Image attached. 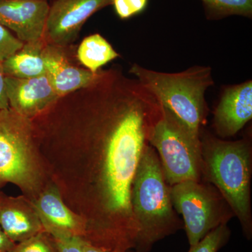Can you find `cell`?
<instances>
[{
	"mask_svg": "<svg viewBox=\"0 0 252 252\" xmlns=\"http://www.w3.org/2000/svg\"><path fill=\"white\" fill-rule=\"evenodd\" d=\"M162 106L122 69L102 71L69 94L51 127L55 144L81 147L90 157L91 215L86 240L109 252L135 249L138 225L132 213V182Z\"/></svg>",
	"mask_w": 252,
	"mask_h": 252,
	"instance_id": "6da1fadb",
	"label": "cell"
},
{
	"mask_svg": "<svg viewBox=\"0 0 252 252\" xmlns=\"http://www.w3.org/2000/svg\"><path fill=\"white\" fill-rule=\"evenodd\" d=\"M132 213L138 225L135 252H149L154 245L183 227L172 205L157 151L147 144L132 182Z\"/></svg>",
	"mask_w": 252,
	"mask_h": 252,
	"instance_id": "7a4b0ae2",
	"label": "cell"
},
{
	"mask_svg": "<svg viewBox=\"0 0 252 252\" xmlns=\"http://www.w3.org/2000/svg\"><path fill=\"white\" fill-rule=\"evenodd\" d=\"M201 140L202 180L216 187L244 235L252 237L251 207L252 148L249 141L230 142L207 135Z\"/></svg>",
	"mask_w": 252,
	"mask_h": 252,
	"instance_id": "3957f363",
	"label": "cell"
},
{
	"mask_svg": "<svg viewBox=\"0 0 252 252\" xmlns=\"http://www.w3.org/2000/svg\"><path fill=\"white\" fill-rule=\"evenodd\" d=\"M129 72L192 135L200 137L207 112L205 92L214 84L211 67L195 66L183 72L162 73L134 64Z\"/></svg>",
	"mask_w": 252,
	"mask_h": 252,
	"instance_id": "277c9868",
	"label": "cell"
},
{
	"mask_svg": "<svg viewBox=\"0 0 252 252\" xmlns=\"http://www.w3.org/2000/svg\"><path fill=\"white\" fill-rule=\"evenodd\" d=\"M16 185L30 200L45 187V175L31 119L0 109V188Z\"/></svg>",
	"mask_w": 252,
	"mask_h": 252,
	"instance_id": "5b68a950",
	"label": "cell"
},
{
	"mask_svg": "<svg viewBox=\"0 0 252 252\" xmlns=\"http://www.w3.org/2000/svg\"><path fill=\"white\" fill-rule=\"evenodd\" d=\"M149 141L159 154L164 177L170 187L182 182L202 180L200 137L192 135L163 107L161 117L152 128Z\"/></svg>",
	"mask_w": 252,
	"mask_h": 252,
	"instance_id": "8992f818",
	"label": "cell"
},
{
	"mask_svg": "<svg viewBox=\"0 0 252 252\" xmlns=\"http://www.w3.org/2000/svg\"><path fill=\"white\" fill-rule=\"evenodd\" d=\"M175 211L183 217L190 246H193L219 225L227 224L234 216L216 187L200 182H185L170 187Z\"/></svg>",
	"mask_w": 252,
	"mask_h": 252,
	"instance_id": "52a82bcc",
	"label": "cell"
},
{
	"mask_svg": "<svg viewBox=\"0 0 252 252\" xmlns=\"http://www.w3.org/2000/svg\"><path fill=\"white\" fill-rule=\"evenodd\" d=\"M112 0H55L50 6L44 30L46 44L72 45L86 21Z\"/></svg>",
	"mask_w": 252,
	"mask_h": 252,
	"instance_id": "ba28073f",
	"label": "cell"
},
{
	"mask_svg": "<svg viewBox=\"0 0 252 252\" xmlns=\"http://www.w3.org/2000/svg\"><path fill=\"white\" fill-rule=\"evenodd\" d=\"M76 49L73 45L46 44L43 50L46 74L60 97L89 86L97 74L79 63Z\"/></svg>",
	"mask_w": 252,
	"mask_h": 252,
	"instance_id": "9c48e42d",
	"label": "cell"
},
{
	"mask_svg": "<svg viewBox=\"0 0 252 252\" xmlns=\"http://www.w3.org/2000/svg\"><path fill=\"white\" fill-rule=\"evenodd\" d=\"M5 81L10 108L31 120L60 98L46 74L32 78L6 76Z\"/></svg>",
	"mask_w": 252,
	"mask_h": 252,
	"instance_id": "30bf717a",
	"label": "cell"
},
{
	"mask_svg": "<svg viewBox=\"0 0 252 252\" xmlns=\"http://www.w3.org/2000/svg\"><path fill=\"white\" fill-rule=\"evenodd\" d=\"M49 8L46 0H0V24L23 43L40 40Z\"/></svg>",
	"mask_w": 252,
	"mask_h": 252,
	"instance_id": "8fae6325",
	"label": "cell"
},
{
	"mask_svg": "<svg viewBox=\"0 0 252 252\" xmlns=\"http://www.w3.org/2000/svg\"><path fill=\"white\" fill-rule=\"evenodd\" d=\"M31 201L44 231L50 235L63 233L81 238L85 235V219L69 210L63 202L57 186L46 185L38 196Z\"/></svg>",
	"mask_w": 252,
	"mask_h": 252,
	"instance_id": "7c38bea8",
	"label": "cell"
},
{
	"mask_svg": "<svg viewBox=\"0 0 252 252\" xmlns=\"http://www.w3.org/2000/svg\"><path fill=\"white\" fill-rule=\"evenodd\" d=\"M214 114L217 135L223 138L236 135L252 118V81L225 89Z\"/></svg>",
	"mask_w": 252,
	"mask_h": 252,
	"instance_id": "4fadbf2b",
	"label": "cell"
},
{
	"mask_svg": "<svg viewBox=\"0 0 252 252\" xmlns=\"http://www.w3.org/2000/svg\"><path fill=\"white\" fill-rule=\"evenodd\" d=\"M0 227L15 243L44 231L31 200L24 195L0 196Z\"/></svg>",
	"mask_w": 252,
	"mask_h": 252,
	"instance_id": "5bb4252c",
	"label": "cell"
},
{
	"mask_svg": "<svg viewBox=\"0 0 252 252\" xmlns=\"http://www.w3.org/2000/svg\"><path fill=\"white\" fill-rule=\"evenodd\" d=\"M44 39L24 43L23 47L3 61L4 74L7 77L32 78L46 74L43 50Z\"/></svg>",
	"mask_w": 252,
	"mask_h": 252,
	"instance_id": "9a60e30c",
	"label": "cell"
},
{
	"mask_svg": "<svg viewBox=\"0 0 252 252\" xmlns=\"http://www.w3.org/2000/svg\"><path fill=\"white\" fill-rule=\"evenodd\" d=\"M120 55L99 34L86 36L76 49V57L83 67L93 74H97L101 68Z\"/></svg>",
	"mask_w": 252,
	"mask_h": 252,
	"instance_id": "2e32d148",
	"label": "cell"
},
{
	"mask_svg": "<svg viewBox=\"0 0 252 252\" xmlns=\"http://www.w3.org/2000/svg\"><path fill=\"white\" fill-rule=\"evenodd\" d=\"M211 17L237 16L251 17L252 0H202Z\"/></svg>",
	"mask_w": 252,
	"mask_h": 252,
	"instance_id": "e0dca14e",
	"label": "cell"
},
{
	"mask_svg": "<svg viewBox=\"0 0 252 252\" xmlns=\"http://www.w3.org/2000/svg\"><path fill=\"white\" fill-rule=\"evenodd\" d=\"M230 233L227 224L219 225L198 243L190 246L188 252H218L228 243Z\"/></svg>",
	"mask_w": 252,
	"mask_h": 252,
	"instance_id": "ac0fdd59",
	"label": "cell"
},
{
	"mask_svg": "<svg viewBox=\"0 0 252 252\" xmlns=\"http://www.w3.org/2000/svg\"><path fill=\"white\" fill-rule=\"evenodd\" d=\"M10 252H60L54 238L41 231L21 243H16Z\"/></svg>",
	"mask_w": 252,
	"mask_h": 252,
	"instance_id": "d6986e66",
	"label": "cell"
},
{
	"mask_svg": "<svg viewBox=\"0 0 252 252\" xmlns=\"http://www.w3.org/2000/svg\"><path fill=\"white\" fill-rule=\"evenodd\" d=\"M23 44L9 30L0 24V63L21 49Z\"/></svg>",
	"mask_w": 252,
	"mask_h": 252,
	"instance_id": "ffe728a7",
	"label": "cell"
},
{
	"mask_svg": "<svg viewBox=\"0 0 252 252\" xmlns=\"http://www.w3.org/2000/svg\"><path fill=\"white\" fill-rule=\"evenodd\" d=\"M148 0H112L116 13L122 19H127L140 14L145 9Z\"/></svg>",
	"mask_w": 252,
	"mask_h": 252,
	"instance_id": "44dd1931",
	"label": "cell"
},
{
	"mask_svg": "<svg viewBox=\"0 0 252 252\" xmlns=\"http://www.w3.org/2000/svg\"><path fill=\"white\" fill-rule=\"evenodd\" d=\"M51 235L54 238L60 252H84L81 237L63 233Z\"/></svg>",
	"mask_w": 252,
	"mask_h": 252,
	"instance_id": "7402d4cb",
	"label": "cell"
},
{
	"mask_svg": "<svg viewBox=\"0 0 252 252\" xmlns=\"http://www.w3.org/2000/svg\"><path fill=\"white\" fill-rule=\"evenodd\" d=\"M6 75L3 69L2 63H0V109L9 108V100L6 94Z\"/></svg>",
	"mask_w": 252,
	"mask_h": 252,
	"instance_id": "603a6c76",
	"label": "cell"
},
{
	"mask_svg": "<svg viewBox=\"0 0 252 252\" xmlns=\"http://www.w3.org/2000/svg\"><path fill=\"white\" fill-rule=\"evenodd\" d=\"M16 243L13 242L0 227V252H10Z\"/></svg>",
	"mask_w": 252,
	"mask_h": 252,
	"instance_id": "cb8c5ba5",
	"label": "cell"
},
{
	"mask_svg": "<svg viewBox=\"0 0 252 252\" xmlns=\"http://www.w3.org/2000/svg\"><path fill=\"white\" fill-rule=\"evenodd\" d=\"M82 245L83 250H84V252H109L104 251V250H101V249L96 248V247H94V245H91V244L86 242V240H84V239H83Z\"/></svg>",
	"mask_w": 252,
	"mask_h": 252,
	"instance_id": "d4e9b609",
	"label": "cell"
},
{
	"mask_svg": "<svg viewBox=\"0 0 252 252\" xmlns=\"http://www.w3.org/2000/svg\"><path fill=\"white\" fill-rule=\"evenodd\" d=\"M2 193H3L2 192L0 191V196H1V194H2Z\"/></svg>",
	"mask_w": 252,
	"mask_h": 252,
	"instance_id": "484cf974",
	"label": "cell"
},
{
	"mask_svg": "<svg viewBox=\"0 0 252 252\" xmlns=\"http://www.w3.org/2000/svg\"><path fill=\"white\" fill-rule=\"evenodd\" d=\"M46 1H47V0H46Z\"/></svg>",
	"mask_w": 252,
	"mask_h": 252,
	"instance_id": "4316f807",
	"label": "cell"
}]
</instances>
